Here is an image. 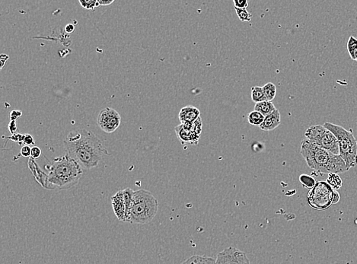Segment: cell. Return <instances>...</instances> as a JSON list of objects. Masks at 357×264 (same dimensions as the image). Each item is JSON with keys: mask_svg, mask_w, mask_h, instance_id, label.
<instances>
[{"mask_svg": "<svg viewBox=\"0 0 357 264\" xmlns=\"http://www.w3.org/2000/svg\"><path fill=\"white\" fill-rule=\"evenodd\" d=\"M24 136H25V134L16 133V134H12L11 137H6V140H11L12 141L18 142V143H20V145H22L23 144Z\"/></svg>", "mask_w": 357, "mask_h": 264, "instance_id": "obj_26", "label": "cell"}, {"mask_svg": "<svg viewBox=\"0 0 357 264\" xmlns=\"http://www.w3.org/2000/svg\"><path fill=\"white\" fill-rule=\"evenodd\" d=\"M65 31H66L67 34H72L75 31V26L72 24H68L65 27Z\"/></svg>", "mask_w": 357, "mask_h": 264, "instance_id": "obj_34", "label": "cell"}, {"mask_svg": "<svg viewBox=\"0 0 357 264\" xmlns=\"http://www.w3.org/2000/svg\"><path fill=\"white\" fill-rule=\"evenodd\" d=\"M200 117V111L199 109L191 105L186 106L181 108L178 115V118L181 124L184 123H194Z\"/></svg>", "mask_w": 357, "mask_h": 264, "instance_id": "obj_11", "label": "cell"}, {"mask_svg": "<svg viewBox=\"0 0 357 264\" xmlns=\"http://www.w3.org/2000/svg\"><path fill=\"white\" fill-rule=\"evenodd\" d=\"M158 210V200L149 191L143 189L134 191L127 222L138 224L149 223L156 217Z\"/></svg>", "mask_w": 357, "mask_h": 264, "instance_id": "obj_4", "label": "cell"}, {"mask_svg": "<svg viewBox=\"0 0 357 264\" xmlns=\"http://www.w3.org/2000/svg\"><path fill=\"white\" fill-rule=\"evenodd\" d=\"M235 9H247L249 2L247 0H233Z\"/></svg>", "mask_w": 357, "mask_h": 264, "instance_id": "obj_27", "label": "cell"}, {"mask_svg": "<svg viewBox=\"0 0 357 264\" xmlns=\"http://www.w3.org/2000/svg\"><path fill=\"white\" fill-rule=\"evenodd\" d=\"M42 149H41L39 146H36L35 145V146H33L32 148H31V158H32V159H34V160H36V159H39V158L41 157V156H42Z\"/></svg>", "mask_w": 357, "mask_h": 264, "instance_id": "obj_29", "label": "cell"}, {"mask_svg": "<svg viewBox=\"0 0 357 264\" xmlns=\"http://www.w3.org/2000/svg\"><path fill=\"white\" fill-rule=\"evenodd\" d=\"M9 129L10 131L11 134H16L17 129H18V126H17L16 122L15 121H10L9 124Z\"/></svg>", "mask_w": 357, "mask_h": 264, "instance_id": "obj_33", "label": "cell"}, {"mask_svg": "<svg viewBox=\"0 0 357 264\" xmlns=\"http://www.w3.org/2000/svg\"><path fill=\"white\" fill-rule=\"evenodd\" d=\"M216 264H251L246 253L235 248H227L219 253Z\"/></svg>", "mask_w": 357, "mask_h": 264, "instance_id": "obj_9", "label": "cell"}, {"mask_svg": "<svg viewBox=\"0 0 357 264\" xmlns=\"http://www.w3.org/2000/svg\"><path fill=\"white\" fill-rule=\"evenodd\" d=\"M22 156L24 158H29L31 156V148L28 145H23L21 148V152H20V155L18 156Z\"/></svg>", "mask_w": 357, "mask_h": 264, "instance_id": "obj_28", "label": "cell"}, {"mask_svg": "<svg viewBox=\"0 0 357 264\" xmlns=\"http://www.w3.org/2000/svg\"><path fill=\"white\" fill-rule=\"evenodd\" d=\"M63 144L67 154L85 170L96 167L104 156L109 155L102 140L84 129L71 131Z\"/></svg>", "mask_w": 357, "mask_h": 264, "instance_id": "obj_2", "label": "cell"}, {"mask_svg": "<svg viewBox=\"0 0 357 264\" xmlns=\"http://www.w3.org/2000/svg\"><path fill=\"white\" fill-rule=\"evenodd\" d=\"M327 183L334 190V191H337L342 186L343 181L341 180V177L337 174L330 173L328 174V179H327Z\"/></svg>", "mask_w": 357, "mask_h": 264, "instance_id": "obj_19", "label": "cell"}, {"mask_svg": "<svg viewBox=\"0 0 357 264\" xmlns=\"http://www.w3.org/2000/svg\"><path fill=\"white\" fill-rule=\"evenodd\" d=\"M181 264H216V260L213 257L194 255Z\"/></svg>", "mask_w": 357, "mask_h": 264, "instance_id": "obj_14", "label": "cell"}, {"mask_svg": "<svg viewBox=\"0 0 357 264\" xmlns=\"http://www.w3.org/2000/svg\"><path fill=\"white\" fill-rule=\"evenodd\" d=\"M299 181L304 187L310 190L312 189V188L315 186L316 183H317L315 181V178L307 175H302L301 176L299 177Z\"/></svg>", "mask_w": 357, "mask_h": 264, "instance_id": "obj_22", "label": "cell"}, {"mask_svg": "<svg viewBox=\"0 0 357 264\" xmlns=\"http://www.w3.org/2000/svg\"><path fill=\"white\" fill-rule=\"evenodd\" d=\"M124 193V203H125L126 214L125 222H127L128 217H129V211H130L131 205H132L133 197H134V191L130 188H126L123 191Z\"/></svg>", "mask_w": 357, "mask_h": 264, "instance_id": "obj_15", "label": "cell"}, {"mask_svg": "<svg viewBox=\"0 0 357 264\" xmlns=\"http://www.w3.org/2000/svg\"><path fill=\"white\" fill-rule=\"evenodd\" d=\"M276 110V108L275 107L274 104H273L272 102H269V101L257 103L254 106V110L259 112L265 117L268 116Z\"/></svg>", "mask_w": 357, "mask_h": 264, "instance_id": "obj_13", "label": "cell"}, {"mask_svg": "<svg viewBox=\"0 0 357 264\" xmlns=\"http://www.w3.org/2000/svg\"><path fill=\"white\" fill-rule=\"evenodd\" d=\"M355 61H357V51L356 54H355Z\"/></svg>", "mask_w": 357, "mask_h": 264, "instance_id": "obj_37", "label": "cell"}, {"mask_svg": "<svg viewBox=\"0 0 357 264\" xmlns=\"http://www.w3.org/2000/svg\"><path fill=\"white\" fill-rule=\"evenodd\" d=\"M323 126L335 136L339 144V155L345 162L347 171L357 165V141L353 133L332 123L325 122Z\"/></svg>", "mask_w": 357, "mask_h": 264, "instance_id": "obj_5", "label": "cell"}, {"mask_svg": "<svg viewBox=\"0 0 357 264\" xmlns=\"http://www.w3.org/2000/svg\"><path fill=\"white\" fill-rule=\"evenodd\" d=\"M251 91H252V101L256 104L267 101L265 92H264L263 87L254 86L252 87Z\"/></svg>", "mask_w": 357, "mask_h": 264, "instance_id": "obj_17", "label": "cell"}, {"mask_svg": "<svg viewBox=\"0 0 357 264\" xmlns=\"http://www.w3.org/2000/svg\"><path fill=\"white\" fill-rule=\"evenodd\" d=\"M175 133H176L178 140L181 141L183 145H184L185 143H190V134H191V133L185 130L182 125H179V126L175 127Z\"/></svg>", "mask_w": 357, "mask_h": 264, "instance_id": "obj_20", "label": "cell"}, {"mask_svg": "<svg viewBox=\"0 0 357 264\" xmlns=\"http://www.w3.org/2000/svg\"><path fill=\"white\" fill-rule=\"evenodd\" d=\"M202 129H203V122H202L201 118H199L197 121L194 122V129H193V132L197 134V135L200 136L202 133Z\"/></svg>", "mask_w": 357, "mask_h": 264, "instance_id": "obj_25", "label": "cell"}, {"mask_svg": "<svg viewBox=\"0 0 357 264\" xmlns=\"http://www.w3.org/2000/svg\"><path fill=\"white\" fill-rule=\"evenodd\" d=\"M98 2H99V6H110V4H112V3H114V0H98Z\"/></svg>", "mask_w": 357, "mask_h": 264, "instance_id": "obj_36", "label": "cell"}, {"mask_svg": "<svg viewBox=\"0 0 357 264\" xmlns=\"http://www.w3.org/2000/svg\"><path fill=\"white\" fill-rule=\"evenodd\" d=\"M265 117L259 112L254 111L251 112L248 115V121L252 126H261L262 123L265 121Z\"/></svg>", "mask_w": 357, "mask_h": 264, "instance_id": "obj_16", "label": "cell"}, {"mask_svg": "<svg viewBox=\"0 0 357 264\" xmlns=\"http://www.w3.org/2000/svg\"><path fill=\"white\" fill-rule=\"evenodd\" d=\"M98 125L106 134H113L119 128L121 117L115 109L106 107L101 110L98 116Z\"/></svg>", "mask_w": 357, "mask_h": 264, "instance_id": "obj_8", "label": "cell"}, {"mask_svg": "<svg viewBox=\"0 0 357 264\" xmlns=\"http://www.w3.org/2000/svg\"><path fill=\"white\" fill-rule=\"evenodd\" d=\"M80 3L84 9H88V10L94 11L95 8L100 6L97 0H88V1L80 0Z\"/></svg>", "mask_w": 357, "mask_h": 264, "instance_id": "obj_24", "label": "cell"}, {"mask_svg": "<svg viewBox=\"0 0 357 264\" xmlns=\"http://www.w3.org/2000/svg\"><path fill=\"white\" fill-rule=\"evenodd\" d=\"M264 92L267 101L272 102L276 96V87L272 82H268L263 86Z\"/></svg>", "mask_w": 357, "mask_h": 264, "instance_id": "obj_18", "label": "cell"}, {"mask_svg": "<svg viewBox=\"0 0 357 264\" xmlns=\"http://www.w3.org/2000/svg\"><path fill=\"white\" fill-rule=\"evenodd\" d=\"M22 116V112L21 110H14L10 113L11 121H16L17 119L21 118Z\"/></svg>", "mask_w": 357, "mask_h": 264, "instance_id": "obj_32", "label": "cell"}, {"mask_svg": "<svg viewBox=\"0 0 357 264\" xmlns=\"http://www.w3.org/2000/svg\"><path fill=\"white\" fill-rule=\"evenodd\" d=\"M306 139L317 146L334 155H339V144L335 136L322 125L308 128L305 134Z\"/></svg>", "mask_w": 357, "mask_h": 264, "instance_id": "obj_6", "label": "cell"}, {"mask_svg": "<svg viewBox=\"0 0 357 264\" xmlns=\"http://www.w3.org/2000/svg\"><path fill=\"white\" fill-rule=\"evenodd\" d=\"M336 191L325 181H319L309 191L308 203L316 210H327L334 204Z\"/></svg>", "mask_w": 357, "mask_h": 264, "instance_id": "obj_7", "label": "cell"}, {"mask_svg": "<svg viewBox=\"0 0 357 264\" xmlns=\"http://www.w3.org/2000/svg\"><path fill=\"white\" fill-rule=\"evenodd\" d=\"M237 15L241 22H251L252 21V15L250 12H248L246 9H235Z\"/></svg>", "mask_w": 357, "mask_h": 264, "instance_id": "obj_23", "label": "cell"}, {"mask_svg": "<svg viewBox=\"0 0 357 264\" xmlns=\"http://www.w3.org/2000/svg\"><path fill=\"white\" fill-rule=\"evenodd\" d=\"M347 50L352 60L355 61V54L357 51V39L354 36H350L347 42Z\"/></svg>", "mask_w": 357, "mask_h": 264, "instance_id": "obj_21", "label": "cell"}, {"mask_svg": "<svg viewBox=\"0 0 357 264\" xmlns=\"http://www.w3.org/2000/svg\"><path fill=\"white\" fill-rule=\"evenodd\" d=\"M23 144L24 145H28V146H35V142H34V138H33L32 136L29 135V134H25L23 139Z\"/></svg>", "mask_w": 357, "mask_h": 264, "instance_id": "obj_30", "label": "cell"}, {"mask_svg": "<svg viewBox=\"0 0 357 264\" xmlns=\"http://www.w3.org/2000/svg\"><path fill=\"white\" fill-rule=\"evenodd\" d=\"M181 125L185 130L189 131L190 133L192 132L193 129H194V123H184Z\"/></svg>", "mask_w": 357, "mask_h": 264, "instance_id": "obj_35", "label": "cell"}, {"mask_svg": "<svg viewBox=\"0 0 357 264\" xmlns=\"http://www.w3.org/2000/svg\"><path fill=\"white\" fill-rule=\"evenodd\" d=\"M281 123V115L276 109L268 116L265 117V121L260 126V129L264 131H271L277 128Z\"/></svg>", "mask_w": 357, "mask_h": 264, "instance_id": "obj_12", "label": "cell"}, {"mask_svg": "<svg viewBox=\"0 0 357 264\" xmlns=\"http://www.w3.org/2000/svg\"><path fill=\"white\" fill-rule=\"evenodd\" d=\"M300 153L308 166L321 174H341L347 172V166L340 155H334L315 144L303 140Z\"/></svg>", "mask_w": 357, "mask_h": 264, "instance_id": "obj_3", "label": "cell"}, {"mask_svg": "<svg viewBox=\"0 0 357 264\" xmlns=\"http://www.w3.org/2000/svg\"><path fill=\"white\" fill-rule=\"evenodd\" d=\"M28 167L41 186L52 191L73 187L83 174V167L68 154L55 158L50 164H47L44 167L47 173L43 172L32 158L28 161Z\"/></svg>", "mask_w": 357, "mask_h": 264, "instance_id": "obj_1", "label": "cell"}, {"mask_svg": "<svg viewBox=\"0 0 357 264\" xmlns=\"http://www.w3.org/2000/svg\"><path fill=\"white\" fill-rule=\"evenodd\" d=\"M111 203L115 216L120 221L125 222L126 207L123 191H118L111 197Z\"/></svg>", "mask_w": 357, "mask_h": 264, "instance_id": "obj_10", "label": "cell"}, {"mask_svg": "<svg viewBox=\"0 0 357 264\" xmlns=\"http://www.w3.org/2000/svg\"><path fill=\"white\" fill-rule=\"evenodd\" d=\"M199 140H200V136L197 135L194 132H191L190 134V144H192V145H197L198 144Z\"/></svg>", "mask_w": 357, "mask_h": 264, "instance_id": "obj_31", "label": "cell"}]
</instances>
